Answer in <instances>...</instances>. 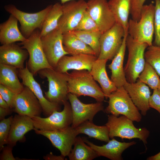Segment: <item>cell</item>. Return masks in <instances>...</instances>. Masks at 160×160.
Listing matches in <instances>:
<instances>
[{
	"label": "cell",
	"instance_id": "obj_41",
	"mask_svg": "<svg viewBox=\"0 0 160 160\" xmlns=\"http://www.w3.org/2000/svg\"><path fill=\"white\" fill-rule=\"evenodd\" d=\"M13 147L10 145L4 147L0 155L1 160H15L16 159L13 156L12 149Z\"/></svg>",
	"mask_w": 160,
	"mask_h": 160
},
{
	"label": "cell",
	"instance_id": "obj_33",
	"mask_svg": "<svg viewBox=\"0 0 160 160\" xmlns=\"http://www.w3.org/2000/svg\"><path fill=\"white\" fill-rule=\"evenodd\" d=\"M137 80L145 83L153 90L158 89L160 85L159 76L154 68L147 62Z\"/></svg>",
	"mask_w": 160,
	"mask_h": 160
},
{
	"label": "cell",
	"instance_id": "obj_37",
	"mask_svg": "<svg viewBox=\"0 0 160 160\" xmlns=\"http://www.w3.org/2000/svg\"><path fill=\"white\" fill-rule=\"evenodd\" d=\"M154 16V40L153 45L160 47V0H155Z\"/></svg>",
	"mask_w": 160,
	"mask_h": 160
},
{
	"label": "cell",
	"instance_id": "obj_11",
	"mask_svg": "<svg viewBox=\"0 0 160 160\" xmlns=\"http://www.w3.org/2000/svg\"><path fill=\"white\" fill-rule=\"evenodd\" d=\"M62 13L57 28L63 33L74 31L87 10V2L84 0H73L62 4Z\"/></svg>",
	"mask_w": 160,
	"mask_h": 160
},
{
	"label": "cell",
	"instance_id": "obj_15",
	"mask_svg": "<svg viewBox=\"0 0 160 160\" xmlns=\"http://www.w3.org/2000/svg\"><path fill=\"white\" fill-rule=\"evenodd\" d=\"M87 11L95 22L100 31L103 33L116 23L107 0H89Z\"/></svg>",
	"mask_w": 160,
	"mask_h": 160
},
{
	"label": "cell",
	"instance_id": "obj_38",
	"mask_svg": "<svg viewBox=\"0 0 160 160\" xmlns=\"http://www.w3.org/2000/svg\"><path fill=\"white\" fill-rule=\"evenodd\" d=\"M146 0H131L130 14L132 19L138 21L140 18L142 9Z\"/></svg>",
	"mask_w": 160,
	"mask_h": 160
},
{
	"label": "cell",
	"instance_id": "obj_27",
	"mask_svg": "<svg viewBox=\"0 0 160 160\" xmlns=\"http://www.w3.org/2000/svg\"><path fill=\"white\" fill-rule=\"evenodd\" d=\"M17 74L18 70L16 68L0 64V84L16 94L21 92L24 87L20 81Z\"/></svg>",
	"mask_w": 160,
	"mask_h": 160
},
{
	"label": "cell",
	"instance_id": "obj_21",
	"mask_svg": "<svg viewBox=\"0 0 160 160\" xmlns=\"http://www.w3.org/2000/svg\"><path fill=\"white\" fill-rule=\"evenodd\" d=\"M28 55L26 50L15 43L3 44L0 47V64L22 69L24 68V62Z\"/></svg>",
	"mask_w": 160,
	"mask_h": 160
},
{
	"label": "cell",
	"instance_id": "obj_40",
	"mask_svg": "<svg viewBox=\"0 0 160 160\" xmlns=\"http://www.w3.org/2000/svg\"><path fill=\"white\" fill-rule=\"evenodd\" d=\"M149 105L150 108L156 110L160 114V95L157 89L153 90L149 99Z\"/></svg>",
	"mask_w": 160,
	"mask_h": 160
},
{
	"label": "cell",
	"instance_id": "obj_46",
	"mask_svg": "<svg viewBox=\"0 0 160 160\" xmlns=\"http://www.w3.org/2000/svg\"><path fill=\"white\" fill-rule=\"evenodd\" d=\"M60 1L61 3L62 4H64L65 3H66L67 2H68V1H73V0H59Z\"/></svg>",
	"mask_w": 160,
	"mask_h": 160
},
{
	"label": "cell",
	"instance_id": "obj_31",
	"mask_svg": "<svg viewBox=\"0 0 160 160\" xmlns=\"http://www.w3.org/2000/svg\"><path fill=\"white\" fill-rule=\"evenodd\" d=\"M62 13V4L59 3H57L52 5L40 30L41 37L57 28L58 21Z\"/></svg>",
	"mask_w": 160,
	"mask_h": 160
},
{
	"label": "cell",
	"instance_id": "obj_17",
	"mask_svg": "<svg viewBox=\"0 0 160 160\" xmlns=\"http://www.w3.org/2000/svg\"><path fill=\"white\" fill-rule=\"evenodd\" d=\"M14 104V111L20 115L31 118L40 116L43 112L37 97L29 88L25 86L21 92L16 94Z\"/></svg>",
	"mask_w": 160,
	"mask_h": 160
},
{
	"label": "cell",
	"instance_id": "obj_32",
	"mask_svg": "<svg viewBox=\"0 0 160 160\" xmlns=\"http://www.w3.org/2000/svg\"><path fill=\"white\" fill-rule=\"evenodd\" d=\"M83 42L90 47L97 57L100 52V39L102 34L100 31L74 30L71 31Z\"/></svg>",
	"mask_w": 160,
	"mask_h": 160
},
{
	"label": "cell",
	"instance_id": "obj_8",
	"mask_svg": "<svg viewBox=\"0 0 160 160\" xmlns=\"http://www.w3.org/2000/svg\"><path fill=\"white\" fill-rule=\"evenodd\" d=\"M52 6V5H49L43 9L34 13L24 12L13 5L6 6L4 8L6 11L14 16L19 21L21 32L27 39L36 30H41L44 20Z\"/></svg>",
	"mask_w": 160,
	"mask_h": 160
},
{
	"label": "cell",
	"instance_id": "obj_1",
	"mask_svg": "<svg viewBox=\"0 0 160 160\" xmlns=\"http://www.w3.org/2000/svg\"><path fill=\"white\" fill-rule=\"evenodd\" d=\"M69 93L78 97L87 96L102 102L105 96L102 90L94 79L89 71L86 70H73L68 73Z\"/></svg>",
	"mask_w": 160,
	"mask_h": 160
},
{
	"label": "cell",
	"instance_id": "obj_28",
	"mask_svg": "<svg viewBox=\"0 0 160 160\" xmlns=\"http://www.w3.org/2000/svg\"><path fill=\"white\" fill-rule=\"evenodd\" d=\"M108 4L116 23L128 33V17L131 10V0H109Z\"/></svg>",
	"mask_w": 160,
	"mask_h": 160
},
{
	"label": "cell",
	"instance_id": "obj_30",
	"mask_svg": "<svg viewBox=\"0 0 160 160\" xmlns=\"http://www.w3.org/2000/svg\"><path fill=\"white\" fill-rule=\"evenodd\" d=\"M68 156L70 160H92L98 157L94 150L85 143L80 137H76Z\"/></svg>",
	"mask_w": 160,
	"mask_h": 160
},
{
	"label": "cell",
	"instance_id": "obj_3",
	"mask_svg": "<svg viewBox=\"0 0 160 160\" xmlns=\"http://www.w3.org/2000/svg\"><path fill=\"white\" fill-rule=\"evenodd\" d=\"M132 120L125 116L108 115L105 125L108 128L110 138L118 137L122 139L131 140L137 138L145 145L149 134V131L146 128H137Z\"/></svg>",
	"mask_w": 160,
	"mask_h": 160
},
{
	"label": "cell",
	"instance_id": "obj_47",
	"mask_svg": "<svg viewBox=\"0 0 160 160\" xmlns=\"http://www.w3.org/2000/svg\"><path fill=\"white\" fill-rule=\"evenodd\" d=\"M158 90L159 91V92L160 95V85L159 86V87H158Z\"/></svg>",
	"mask_w": 160,
	"mask_h": 160
},
{
	"label": "cell",
	"instance_id": "obj_2",
	"mask_svg": "<svg viewBox=\"0 0 160 160\" xmlns=\"http://www.w3.org/2000/svg\"><path fill=\"white\" fill-rule=\"evenodd\" d=\"M155 6L152 3L144 5L141 17L138 21L131 19L129 20L128 34L136 41L153 45L154 34Z\"/></svg>",
	"mask_w": 160,
	"mask_h": 160
},
{
	"label": "cell",
	"instance_id": "obj_22",
	"mask_svg": "<svg viewBox=\"0 0 160 160\" xmlns=\"http://www.w3.org/2000/svg\"><path fill=\"white\" fill-rule=\"evenodd\" d=\"M34 126L31 118L26 116L16 114L13 117L8 137V144L13 147L17 141L25 139V135L34 129Z\"/></svg>",
	"mask_w": 160,
	"mask_h": 160
},
{
	"label": "cell",
	"instance_id": "obj_20",
	"mask_svg": "<svg viewBox=\"0 0 160 160\" xmlns=\"http://www.w3.org/2000/svg\"><path fill=\"white\" fill-rule=\"evenodd\" d=\"M83 139L85 143L94 150L98 157L104 156L111 160H122V154L123 152L136 143L134 141L129 142H120L113 138L110 140L106 144L98 146L86 138H84Z\"/></svg>",
	"mask_w": 160,
	"mask_h": 160
},
{
	"label": "cell",
	"instance_id": "obj_9",
	"mask_svg": "<svg viewBox=\"0 0 160 160\" xmlns=\"http://www.w3.org/2000/svg\"><path fill=\"white\" fill-rule=\"evenodd\" d=\"M63 105L64 108L62 111H55L46 118L40 116L31 117L34 128L52 131L64 129L70 126L72 121L71 105L68 100L65 101Z\"/></svg>",
	"mask_w": 160,
	"mask_h": 160
},
{
	"label": "cell",
	"instance_id": "obj_12",
	"mask_svg": "<svg viewBox=\"0 0 160 160\" xmlns=\"http://www.w3.org/2000/svg\"><path fill=\"white\" fill-rule=\"evenodd\" d=\"M35 132L47 138L52 145L58 149L61 155L68 156L72 149L76 138L79 135L76 129L71 126L64 129L52 131L34 128Z\"/></svg>",
	"mask_w": 160,
	"mask_h": 160
},
{
	"label": "cell",
	"instance_id": "obj_6",
	"mask_svg": "<svg viewBox=\"0 0 160 160\" xmlns=\"http://www.w3.org/2000/svg\"><path fill=\"white\" fill-rule=\"evenodd\" d=\"M128 55L126 64L124 68L127 81L136 82L143 71L145 63V50L149 47L145 43H139L128 34L126 40Z\"/></svg>",
	"mask_w": 160,
	"mask_h": 160
},
{
	"label": "cell",
	"instance_id": "obj_7",
	"mask_svg": "<svg viewBox=\"0 0 160 160\" xmlns=\"http://www.w3.org/2000/svg\"><path fill=\"white\" fill-rule=\"evenodd\" d=\"M41 39L40 31L37 29L25 41L20 44L28 52L29 58L26 64L34 76L41 69L53 68L47 61Z\"/></svg>",
	"mask_w": 160,
	"mask_h": 160
},
{
	"label": "cell",
	"instance_id": "obj_36",
	"mask_svg": "<svg viewBox=\"0 0 160 160\" xmlns=\"http://www.w3.org/2000/svg\"><path fill=\"white\" fill-rule=\"evenodd\" d=\"M13 116L4 119L0 122V149L1 150L4 145L8 144V136Z\"/></svg>",
	"mask_w": 160,
	"mask_h": 160
},
{
	"label": "cell",
	"instance_id": "obj_25",
	"mask_svg": "<svg viewBox=\"0 0 160 160\" xmlns=\"http://www.w3.org/2000/svg\"><path fill=\"white\" fill-rule=\"evenodd\" d=\"M18 20L11 14L8 19L0 24V42L2 45L23 42L26 39L19 30Z\"/></svg>",
	"mask_w": 160,
	"mask_h": 160
},
{
	"label": "cell",
	"instance_id": "obj_29",
	"mask_svg": "<svg viewBox=\"0 0 160 160\" xmlns=\"http://www.w3.org/2000/svg\"><path fill=\"white\" fill-rule=\"evenodd\" d=\"M78 134H84L90 138L107 143L110 140L109 130L107 127L98 126L92 121H87L75 128Z\"/></svg>",
	"mask_w": 160,
	"mask_h": 160
},
{
	"label": "cell",
	"instance_id": "obj_39",
	"mask_svg": "<svg viewBox=\"0 0 160 160\" xmlns=\"http://www.w3.org/2000/svg\"><path fill=\"white\" fill-rule=\"evenodd\" d=\"M16 94L7 88L0 84V95L12 109L14 108V100Z\"/></svg>",
	"mask_w": 160,
	"mask_h": 160
},
{
	"label": "cell",
	"instance_id": "obj_18",
	"mask_svg": "<svg viewBox=\"0 0 160 160\" xmlns=\"http://www.w3.org/2000/svg\"><path fill=\"white\" fill-rule=\"evenodd\" d=\"M123 87L141 115L146 116L150 108L149 100L151 95L149 87L137 80L134 83L127 81Z\"/></svg>",
	"mask_w": 160,
	"mask_h": 160
},
{
	"label": "cell",
	"instance_id": "obj_4",
	"mask_svg": "<svg viewBox=\"0 0 160 160\" xmlns=\"http://www.w3.org/2000/svg\"><path fill=\"white\" fill-rule=\"evenodd\" d=\"M38 73L41 78L47 79L48 90L44 94L48 100L60 105L68 100V73H61L53 68H46L41 70Z\"/></svg>",
	"mask_w": 160,
	"mask_h": 160
},
{
	"label": "cell",
	"instance_id": "obj_23",
	"mask_svg": "<svg viewBox=\"0 0 160 160\" xmlns=\"http://www.w3.org/2000/svg\"><path fill=\"white\" fill-rule=\"evenodd\" d=\"M128 33H126L122 45L118 52L108 65L111 71V79L117 88L123 87L127 81L126 77L123 64L126 47V40Z\"/></svg>",
	"mask_w": 160,
	"mask_h": 160
},
{
	"label": "cell",
	"instance_id": "obj_26",
	"mask_svg": "<svg viewBox=\"0 0 160 160\" xmlns=\"http://www.w3.org/2000/svg\"><path fill=\"white\" fill-rule=\"evenodd\" d=\"M62 43L63 48L68 54L71 55L80 54L96 56L95 52L71 31L63 33Z\"/></svg>",
	"mask_w": 160,
	"mask_h": 160
},
{
	"label": "cell",
	"instance_id": "obj_34",
	"mask_svg": "<svg viewBox=\"0 0 160 160\" xmlns=\"http://www.w3.org/2000/svg\"><path fill=\"white\" fill-rule=\"evenodd\" d=\"M146 62L150 64L160 76V47L153 45L148 47L145 53Z\"/></svg>",
	"mask_w": 160,
	"mask_h": 160
},
{
	"label": "cell",
	"instance_id": "obj_42",
	"mask_svg": "<svg viewBox=\"0 0 160 160\" xmlns=\"http://www.w3.org/2000/svg\"><path fill=\"white\" fill-rule=\"evenodd\" d=\"M12 109L0 107V120L5 118V116L10 114L12 112Z\"/></svg>",
	"mask_w": 160,
	"mask_h": 160
},
{
	"label": "cell",
	"instance_id": "obj_14",
	"mask_svg": "<svg viewBox=\"0 0 160 160\" xmlns=\"http://www.w3.org/2000/svg\"><path fill=\"white\" fill-rule=\"evenodd\" d=\"M62 38L63 33L57 28L41 37L42 48L47 61L54 69L60 59L68 54L63 48Z\"/></svg>",
	"mask_w": 160,
	"mask_h": 160
},
{
	"label": "cell",
	"instance_id": "obj_24",
	"mask_svg": "<svg viewBox=\"0 0 160 160\" xmlns=\"http://www.w3.org/2000/svg\"><path fill=\"white\" fill-rule=\"evenodd\" d=\"M107 59H97L93 63L90 73L95 81L100 84L105 98L108 96L117 88L108 76L106 69Z\"/></svg>",
	"mask_w": 160,
	"mask_h": 160
},
{
	"label": "cell",
	"instance_id": "obj_19",
	"mask_svg": "<svg viewBox=\"0 0 160 160\" xmlns=\"http://www.w3.org/2000/svg\"><path fill=\"white\" fill-rule=\"evenodd\" d=\"M98 57L95 55L80 54L63 56L59 60L55 69L63 73H68L70 70H87L90 71Z\"/></svg>",
	"mask_w": 160,
	"mask_h": 160
},
{
	"label": "cell",
	"instance_id": "obj_16",
	"mask_svg": "<svg viewBox=\"0 0 160 160\" xmlns=\"http://www.w3.org/2000/svg\"><path fill=\"white\" fill-rule=\"evenodd\" d=\"M18 72L23 85L29 88L37 97L46 116H48L55 111L60 110V105L49 101L44 96L40 85L35 80L26 64L24 68L18 69Z\"/></svg>",
	"mask_w": 160,
	"mask_h": 160
},
{
	"label": "cell",
	"instance_id": "obj_35",
	"mask_svg": "<svg viewBox=\"0 0 160 160\" xmlns=\"http://www.w3.org/2000/svg\"><path fill=\"white\" fill-rule=\"evenodd\" d=\"M74 30L100 31L97 24L87 10L83 13L80 21Z\"/></svg>",
	"mask_w": 160,
	"mask_h": 160
},
{
	"label": "cell",
	"instance_id": "obj_5",
	"mask_svg": "<svg viewBox=\"0 0 160 160\" xmlns=\"http://www.w3.org/2000/svg\"><path fill=\"white\" fill-rule=\"evenodd\" d=\"M108 105L105 109L107 114L127 117L133 121L140 122L142 115L123 87L117 88L108 97Z\"/></svg>",
	"mask_w": 160,
	"mask_h": 160
},
{
	"label": "cell",
	"instance_id": "obj_10",
	"mask_svg": "<svg viewBox=\"0 0 160 160\" xmlns=\"http://www.w3.org/2000/svg\"><path fill=\"white\" fill-rule=\"evenodd\" d=\"M126 33L123 27L116 23L103 33L100 39V52L97 58L112 60L120 49Z\"/></svg>",
	"mask_w": 160,
	"mask_h": 160
},
{
	"label": "cell",
	"instance_id": "obj_44",
	"mask_svg": "<svg viewBox=\"0 0 160 160\" xmlns=\"http://www.w3.org/2000/svg\"><path fill=\"white\" fill-rule=\"evenodd\" d=\"M0 107L6 108H10L5 101L0 95Z\"/></svg>",
	"mask_w": 160,
	"mask_h": 160
},
{
	"label": "cell",
	"instance_id": "obj_45",
	"mask_svg": "<svg viewBox=\"0 0 160 160\" xmlns=\"http://www.w3.org/2000/svg\"><path fill=\"white\" fill-rule=\"evenodd\" d=\"M147 160H160V152L157 154L147 158Z\"/></svg>",
	"mask_w": 160,
	"mask_h": 160
},
{
	"label": "cell",
	"instance_id": "obj_43",
	"mask_svg": "<svg viewBox=\"0 0 160 160\" xmlns=\"http://www.w3.org/2000/svg\"><path fill=\"white\" fill-rule=\"evenodd\" d=\"M64 158L65 157L61 155L57 156L53 154L52 153L43 157L44 159L46 160H63L64 159Z\"/></svg>",
	"mask_w": 160,
	"mask_h": 160
},
{
	"label": "cell",
	"instance_id": "obj_13",
	"mask_svg": "<svg viewBox=\"0 0 160 160\" xmlns=\"http://www.w3.org/2000/svg\"><path fill=\"white\" fill-rule=\"evenodd\" d=\"M68 97L72 109L71 126L73 128H76L86 121H92L95 116L98 112L104 110L102 102L84 103L81 102L77 96L71 93H69Z\"/></svg>",
	"mask_w": 160,
	"mask_h": 160
}]
</instances>
